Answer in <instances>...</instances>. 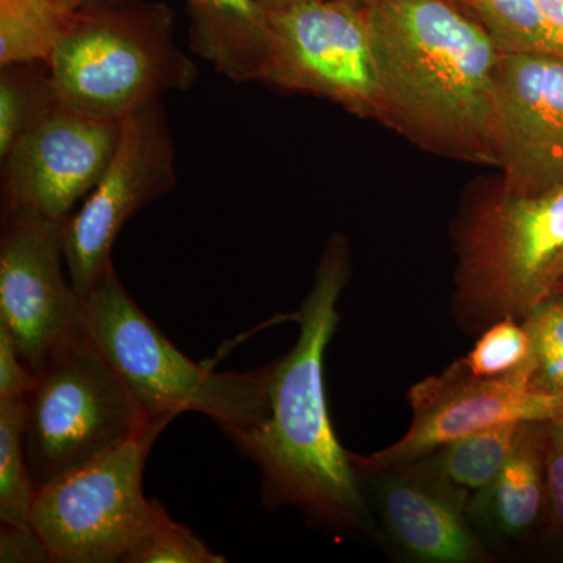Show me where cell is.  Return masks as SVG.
<instances>
[{
	"label": "cell",
	"instance_id": "cell-20",
	"mask_svg": "<svg viewBox=\"0 0 563 563\" xmlns=\"http://www.w3.org/2000/svg\"><path fill=\"white\" fill-rule=\"evenodd\" d=\"M25 399L0 401V523L32 525L35 485L25 454Z\"/></svg>",
	"mask_w": 563,
	"mask_h": 563
},
{
	"label": "cell",
	"instance_id": "cell-27",
	"mask_svg": "<svg viewBox=\"0 0 563 563\" xmlns=\"http://www.w3.org/2000/svg\"><path fill=\"white\" fill-rule=\"evenodd\" d=\"M544 477L553 520L563 528V417L547 424Z\"/></svg>",
	"mask_w": 563,
	"mask_h": 563
},
{
	"label": "cell",
	"instance_id": "cell-8",
	"mask_svg": "<svg viewBox=\"0 0 563 563\" xmlns=\"http://www.w3.org/2000/svg\"><path fill=\"white\" fill-rule=\"evenodd\" d=\"M268 13L263 84L328 99L380 122L372 22L363 0H309Z\"/></svg>",
	"mask_w": 563,
	"mask_h": 563
},
{
	"label": "cell",
	"instance_id": "cell-28",
	"mask_svg": "<svg viewBox=\"0 0 563 563\" xmlns=\"http://www.w3.org/2000/svg\"><path fill=\"white\" fill-rule=\"evenodd\" d=\"M551 54L563 58V0H537Z\"/></svg>",
	"mask_w": 563,
	"mask_h": 563
},
{
	"label": "cell",
	"instance_id": "cell-10",
	"mask_svg": "<svg viewBox=\"0 0 563 563\" xmlns=\"http://www.w3.org/2000/svg\"><path fill=\"white\" fill-rule=\"evenodd\" d=\"M413 421L399 442L372 455L351 454L358 476H376L412 465L454 440L507 421H553L563 398L533 380L531 362L509 376L474 377L455 362L409 393Z\"/></svg>",
	"mask_w": 563,
	"mask_h": 563
},
{
	"label": "cell",
	"instance_id": "cell-30",
	"mask_svg": "<svg viewBox=\"0 0 563 563\" xmlns=\"http://www.w3.org/2000/svg\"><path fill=\"white\" fill-rule=\"evenodd\" d=\"M262 9L266 11H276L290 9V7L299 5V3L309 2V0H255Z\"/></svg>",
	"mask_w": 563,
	"mask_h": 563
},
{
	"label": "cell",
	"instance_id": "cell-1",
	"mask_svg": "<svg viewBox=\"0 0 563 563\" xmlns=\"http://www.w3.org/2000/svg\"><path fill=\"white\" fill-rule=\"evenodd\" d=\"M350 274L346 240L333 235L312 290L295 314L298 342L269 365L268 415L257 428L229 440L261 470L266 506H292L318 523L362 529L369 517L361 477L333 432L324 390V354Z\"/></svg>",
	"mask_w": 563,
	"mask_h": 563
},
{
	"label": "cell",
	"instance_id": "cell-11",
	"mask_svg": "<svg viewBox=\"0 0 563 563\" xmlns=\"http://www.w3.org/2000/svg\"><path fill=\"white\" fill-rule=\"evenodd\" d=\"M65 222L2 211L0 322L35 374L52 352L84 335V298L63 273Z\"/></svg>",
	"mask_w": 563,
	"mask_h": 563
},
{
	"label": "cell",
	"instance_id": "cell-24",
	"mask_svg": "<svg viewBox=\"0 0 563 563\" xmlns=\"http://www.w3.org/2000/svg\"><path fill=\"white\" fill-rule=\"evenodd\" d=\"M187 526L177 523L163 510L157 523L133 547L122 563H222Z\"/></svg>",
	"mask_w": 563,
	"mask_h": 563
},
{
	"label": "cell",
	"instance_id": "cell-22",
	"mask_svg": "<svg viewBox=\"0 0 563 563\" xmlns=\"http://www.w3.org/2000/svg\"><path fill=\"white\" fill-rule=\"evenodd\" d=\"M531 339L525 322L517 318H503L493 322L474 344L466 357L457 361L474 377L509 376L531 362Z\"/></svg>",
	"mask_w": 563,
	"mask_h": 563
},
{
	"label": "cell",
	"instance_id": "cell-4",
	"mask_svg": "<svg viewBox=\"0 0 563 563\" xmlns=\"http://www.w3.org/2000/svg\"><path fill=\"white\" fill-rule=\"evenodd\" d=\"M47 66L58 99L114 120L198 79L174 41L172 9L139 0L77 11Z\"/></svg>",
	"mask_w": 563,
	"mask_h": 563
},
{
	"label": "cell",
	"instance_id": "cell-18",
	"mask_svg": "<svg viewBox=\"0 0 563 563\" xmlns=\"http://www.w3.org/2000/svg\"><path fill=\"white\" fill-rule=\"evenodd\" d=\"M523 422H501L454 440L437 451L432 472L455 490H483L512 453Z\"/></svg>",
	"mask_w": 563,
	"mask_h": 563
},
{
	"label": "cell",
	"instance_id": "cell-13",
	"mask_svg": "<svg viewBox=\"0 0 563 563\" xmlns=\"http://www.w3.org/2000/svg\"><path fill=\"white\" fill-rule=\"evenodd\" d=\"M492 132L504 190L540 195L563 185V58L501 51Z\"/></svg>",
	"mask_w": 563,
	"mask_h": 563
},
{
	"label": "cell",
	"instance_id": "cell-23",
	"mask_svg": "<svg viewBox=\"0 0 563 563\" xmlns=\"http://www.w3.org/2000/svg\"><path fill=\"white\" fill-rule=\"evenodd\" d=\"M531 339L533 380L543 390L563 398V295L540 303L523 318Z\"/></svg>",
	"mask_w": 563,
	"mask_h": 563
},
{
	"label": "cell",
	"instance_id": "cell-31",
	"mask_svg": "<svg viewBox=\"0 0 563 563\" xmlns=\"http://www.w3.org/2000/svg\"><path fill=\"white\" fill-rule=\"evenodd\" d=\"M558 292H562V295H563V279H562V282H561V285H559V290H558Z\"/></svg>",
	"mask_w": 563,
	"mask_h": 563
},
{
	"label": "cell",
	"instance_id": "cell-15",
	"mask_svg": "<svg viewBox=\"0 0 563 563\" xmlns=\"http://www.w3.org/2000/svg\"><path fill=\"white\" fill-rule=\"evenodd\" d=\"M191 47L236 84L262 80L268 13L255 0H187Z\"/></svg>",
	"mask_w": 563,
	"mask_h": 563
},
{
	"label": "cell",
	"instance_id": "cell-32",
	"mask_svg": "<svg viewBox=\"0 0 563 563\" xmlns=\"http://www.w3.org/2000/svg\"><path fill=\"white\" fill-rule=\"evenodd\" d=\"M363 2H365V0H363Z\"/></svg>",
	"mask_w": 563,
	"mask_h": 563
},
{
	"label": "cell",
	"instance_id": "cell-25",
	"mask_svg": "<svg viewBox=\"0 0 563 563\" xmlns=\"http://www.w3.org/2000/svg\"><path fill=\"white\" fill-rule=\"evenodd\" d=\"M36 383L38 377L21 357L9 329L0 322V401L27 398Z\"/></svg>",
	"mask_w": 563,
	"mask_h": 563
},
{
	"label": "cell",
	"instance_id": "cell-12",
	"mask_svg": "<svg viewBox=\"0 0 563 563\" xmlns=\"http://www.w3.org/2000/svg\"><path fill=\"white\" fill-rule=\"evenodd\" d=\"M121 121L57 99L2 158V211L66 221L117 151Z\"/></svg>",
	"mask_w": 563,
	"mask_h": 563
},
{
	"label": "cell",
	"instance_id": "cell-3",
	"mask_svg": "<svg viewBox=\"0 0 563 563\" xmlns=\"http://www.w3.org/2000/svg\"><path fill=\"white\" fill-rule=\"evenodd\" d=\"M81 331L152 418L202 413L232 437L268 415L269 365L218 372L191 361L133 301L113 266L84 299Z\"/></svg>",
	"mask_w": 563,
	"mask_h": 563
},
{
	"label": "cell",
	"instance_id": "cell-16",
	"mask_svg": "<svg viewBox=\"0 0 563 563\" xmlns=\"http://www.w3.org/2000/svg\"><path fill=\"white\" fill-rule=\"evenodd\" d=\"M548 421L521 424L512 453L487 487L470 503L495 533L520 536L539 520L547 499L544 450Z\"/></svg>",
	"mask_w": 563,
	"mask_h": 563
},
{
	"label": "cell",
	"instance_id": "cell-9",
	"mask_svg": "<svg viewBox=\"0 0 563 563\" xmlns=\"http://www.w3.org/2000/svg\"><path fill=\"white\" fill-rule=\"evenodd\" d=\"M117 151L63 229L66 269L73 287L87 298L109 272L111 250L129 220L176 187L174 143L161 101L121 118Z\"/></svg>",
	"mask_w": 563,
	"mask_h": 563
},
{
	"label": "cell",
	"instance_id": "cell-14",
	"mask_svg": "<svg viewBox=\"0 0 563 563\" xmlns=\"http://www.w3.org/2000/svg\"><path fill=\"white\" fill-rule=\"evenodd\" d=\"M461 492L432 472L401 473L385 479L380 507L388 532L421 562L468 563L483 548L463 518Z\"/></svg>",
	"mask_w": 563,
	"mask_h": 563
},
{
	"label": "cell",
	"instance_id": "cell-5",
	"mask_svg": "<svg viewBox=\"0 0 563 563\" xmlns=\"http://www.w3.org/2000/svg\"><path fill=\"white\" fill-rule=\"evenodd\" d=\"M459 320H523L563 279V185L540 195L485 196L459 231Z\"/></svg>",
	"mask_w": 563,
	"mask_h": 563
},
{
	"label": "cell",
	"instance_id": "cell-29",
	"mask_svg": "<svg viewBox=\"0 0 563 563\" xmlns=\"http://www.w3.org/2000/svg\"><path fill=\"white\" fill-rule=\"evenodd\" d=\"M70 7L77 10L107 9V7L124 5L135 0H65Z\"/></svg>",
	"mask_w": 563,
	"mask_h": 563
},
{
	"label": "cell",
	"instance_id": "cell-26",
	"mask_svg": "<svg viewBox=\"0 0 563 563\" xmlns=\"http://www.w3.org/2000/svg\"><path fill=\"white\" fill-rule=\"evenodd\" d=\"M0 562H52L49 550L32 525L2 523L0 528Z\"/></svg>",
	"mask_w": 563,
	"mask_h": 563
},
{
	"label": "cell",
	"instance_id": "cell-7",
	"mask_svg": "<svg viewBox=\"0 0 563 563\" xmlns=\"http://www.w3.org/2000/svg\"><path fill=\"white\" fill-rule=\"evenodd\" d=\"M172 421L155 418L128 442L35 492L32 526L52 562H124L157 523L165 507L144 498L143 473Z\"/></svg>",
	"mask_w": 563,
	"mask_h": 563
},
{
	"label": "cell",
	"instance_id": "cell-2",
	"mask_svg": "<svg viewBox=\"0 0 563 563\" xmlns=\"http://www.w3.org/2000/svg\"><path fill=\"white\" fill-rule=\"evenodd\" d=\"M380 124L433 154L496 166L493 88L501 49L453 0H365Z\"/></svg>",
	"mask_w": 563,
	"mask_h": 563
},
{
	"label": "cell",
	"instance_id": "cell-6",
	"mask_svg": "<svg viewBox=\"0 0 563 563\" xmlns=\"http://www.w3.org/2000/svg\"><path fill=\"white\" fill-rule=\"evenodd\" d=\"M25 398V454L35 490L128 442L152 418L87 336L69 340Z\"/></svg>",
	"mask_w": 563,
	"mask_h": 563
},
{
	"label": "cell",
	"instance_id": "cell-17",
	"mask_svg": "<svg viewBox=\"0 0 563 563\" xmlns=\"http://www.w3.org/2000/svg\"><path fill=\"white\" fill-rule=\"evenodd\" d=\"M77 11L65 0H0V66L47 65Z\"/></svg>",
	"mask_w": 563,
	"mask_h": 563
},
{
	"label": "cell",
	"instance_id": "cell-21",
	"mask_svg": "<svg viewBox=\"0 0 563 563\" xmlns=\"http://www.w3.org/2000/svg\"><path fill=\"white\" fill-rule=\"evenodd\" d=\"M504 52L551 54L537 0H453Z\"/></svg>",
	"mask_w": 563,
	"mask_h": 563
},
{
	"label": "cell",
	"instance_id": "cell-19",
	"mask_svg": "<svg viewBox=\"0 0 563 563\" xmlns=\"http://www.w3.org/2000/svg\"><path fill=\"white\" fill-rule=\"evenodd\" d=\"M57 99L46 63L0 66V158L38 124Z\"/></svg>",
	"mask_w": 563,
	"mask_h": 563
}]
</instances>
